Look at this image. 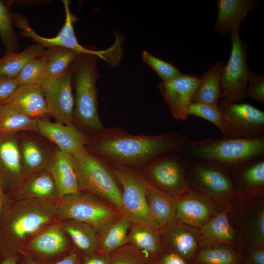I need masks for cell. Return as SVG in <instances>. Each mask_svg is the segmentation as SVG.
Instances as JSON below:
<instances>
[{
	"label": "cell",
	"mask_w": 264,
	"mask_h": 264,
	"mask_svg": "<svg viewBox=\"0 0 264 264\" xmlns=\"http://www.w3.org/2000/svg\"><path fill=\"white\" fill-rule=\"evenodd\" d=\"M142 60L145 64L150 66L158 75L162 81L173 80L182 74L176 66L155 57L148 51L143 52Z\"/></svg>",
	"instance_id": "ab89813d"
},
{
	"label": "cell",
	"mask_w": 264,
	"mask_h": 264,
	"mask_svg": "<svg viewBox=\"0 0 264 264\" xmlns=\"http://www.w3.org/2000/svg\"><path fill=\"white\" fill-rule=\"evenodd\" d=\"M218 14L214 24L219 34L228 35L239 30L242 22L247 15L256 6L252 0H219Z\"/></svg>",
	"instance_id": "603a6c76"
},
{
	"label": "cell",
	"mask_w": 264,
	"mask_h": 264,
	"mask_svg": "<svg viewBox=\"0 0 264 264\" xmlns=\"http://www.w3.org/2000/svg\"><path fill=\"white\" fill-rule=\"evenodd\" d=\"M41 86L46 102L49 115L58 122L64 124L72 123L74 97L70 67L59 77L44 82Z\"/></svg>",
	"instance_id": "5bb4252c"
},
{
	"label": "cell",
	"mask_w": 264,
	"mask_h": 264,
	"mask_svg": "<svg viewBox=\"0 0 264 264\" xmlns=\"http://www.w3.org/2000/svg\"><path fill=\"white\" fill-rule=\"evenodd\" d=\"M187 112L189 115L196 116L211 122L220 130L223 136L225 135L224 118L218 106L191 102Z\"/></svg>",
	"instance_id": "f35d334b"
},
{
	"label": "cell",
	"mask_w": 264,
	"mask_h": 264,
	"mask_svg": "<svg viewBox=\"0 0 264 264\" xmlns=\"http://www.w3.org/2000/svg\"><path fill=\"white\" fill-rule=\"evenodd\" d=\"M13 14L3 1L0 0V36L4 45L6 54L18 52V38L13 28Z\"/></svg>",
	"instance_id": "8d00e7d4"
},
{
	"label": "cell",
	"mask_w": 264,
	"mask_h": 264,
	"mask_svg": "<svg viewBox=\"0 0 264 264\" xmlns=\"http://www.w3.org/2000/svg\"><path fill=\"white\" fill-rule=\"evenodd\" d=\"M22 173L25 176L47 169L51 155L35 141L26 138L19 141Z\"/></svg>",
	"instance_id": "4dcf8cb0"
},
{
	"label": "cell",
	"mask_w": 264,
	"mask_h": 264,
	"mask_svg": "<svg viewBox=\"0 0 264 264\" xmlns=\"http://www.w3.org/2000/svg\"><path fill=\"white\" fill-rule=\"evenodd\" d=\"M38 119L26 115L14 105L0 104V133L16 134L19 132H37Z\"/></svg>",
	"instance_id": "f546056e"
},
{
	"label": "cell",
	"mask_w": 264,
	"mask_h": 264,
	"mask_svg": "<svg viewBox=\"0 0 264 264\" xmlns=\"http://www.w3.org/2000/svg\"><path fill=\"white\" fill-rule=\"evenodd\" d=\"M242 254L244 264H264V245L247 247Z\"/></svg>",
	"instance_id": "b9f144b4"
},
{
	"label": "cell",
	"mask_w": 264,
	"mask_h": 264,
	"mask_svg": "<svg viewBox=\"0 0 264 264\" xmlns=\"http://www.w3.org/2000/svg\"><path fill=\"white\" fill-rule=\"evenodd\" d=\"M19 256H11L3 259L0 264H18Z\"/></svg>",
	"instance_id": "c3c4849f"
},
{
	"label": "cell",
	"mask_w": 264,
	"mask_h": 264,
	"mask_svg": "<svg viewBox=\"0 0 264 264\" xmlns=\"http://www.w3.org/2000/svg\"><path fill=\"white\" fill-rule=\"evenodd\" d=\"M242 254L233 246L204 247L197 252L190 264H241Z\"/></svg>",
	"instance_id": "836d02e7"
},
{
	"label": "cell",
	"mask_w": 264,
	"mask_h": 264,
	"mask_svg": "<svg viewBox=\"0 0 264 264\" xmlns=\"http://www.w3.org/2000/svg\"><path fill=\"white\" fill-rule=\"evenodd\" d=\"M231 207L232 204H227L199 228L200 248L219 245L234 246L237 237L228 218V213Z\"/></svg>",
	"instance_id": "44dd1931"
},
{
	"label": "cell",
	"mask_w": 264,
	"mask_h": 264,
	"mask_svg": "<svg viewBox=\"0 0 264 264\" xmlns=\"http://www.w3.org/2000/svg\"><path fill=\"white\" fill-rule=\"evenodd\" d=\"M63 2L65 9V22L56 36L52 38L41 36L30 27L24 17L18 14H13L14 23L22 30L20 33L21 36L31 38L33 41L41 44L45 48H66L71 49L78 54L100 52L87 48L79 43L73 27V23L77 21V17L72 15L70 11L69 1L64 0Z\"/></svg>",
	"instance_id": "4fadbf2b"
},
{
	"label": "cell",
	"mask_w": 264,
	"mask_h": 264,
	"mask_svg": "<svg viewBox=\"0 0 264 264\" xmlns=\"http://www.w3.org/2000/svg\"><path fill=\"white\" fill-rule=\"evenodd\" d=\"M230 35L231 52L220 79L221 97L227 102L237 103L246 98L245 91L250 70L247 63L246 45L240 37L239 30Z\"/></svg>",
	"instance_id": "30bf717a"
},
{
	"label": "cell",
	"mask_w": 264,
	"mask_h": 264,
	"mask_svg": "<svg viewBox=\"0 0 264 264\" xmlns=\"http://www.w3.org/2000/svg\"><path fill=\"white\" fill-rule=\"evenodd\" d=\"M165 252H172L183 258L188 264L194 260L201 247L199 228L176 221L159 230Z\"/></svg>",
	"instance_id": "e0dca14e"
},
{
	"label": "cell",
	"mask_w": 264,
	"mask_h": 264,
	"mask_svg": "<svg viewBox=\"0 0 264 264\" xmlns=\"http://www.w3.org/2000/svg\"><path fill=\"white\" fill-rule=\"evenodd\" d=\"M56 203L32 198H8L0 218V253L3 259L19 256L30 240L60 222Z\"/></svg>",
	"instance_id": "7a4b0ae2"
},
{
	"label": "cell",
	"mask_w": 264,
	"mask_h": 264,
	"mask_svg": "<svg viewBox=\"0 0 264 264\" xmlns=\"http://www.w3.org/2000/svg\"><path fill=\"white\" fill-rule=\"evenodd\" d=\"M4 103L14 105L26 115L37 119L49 115L45 97L39 85L20 86Z\"/></svg>",
	"instance_id": "d4e9b609"
},
{
	"label": "cell",
	"mask_w": 264,
	"mask_h": 264,
	"mask_svg": "<svg viewBox=\"0 0 264 264\" xmlns=\"http://www.w3.org/2000/svg\"><path fill=\"white\" fill-rule=\"evenodd\" d=\"M201 84V79L198 76L182 73L173 80L158 84L159 91L174 118L179 121H184L188 118V107Z\"/></svg>",
	"instance_id": "9a60e30c"
},
{
	"label": "cell",
	"mask_w": 264,
	"mask_h": 264,
	"mask_svg": "<svg viewBox=\"0 0 264 264\" xmlns=\"http://www.w3.org/2000/svg\"><path fill=\"white\" fill-rule=\"evenodd\" d=\"M218 108L223 114L225 135L254 138L264 136V112L247 103L219 100Z\"/></svg>",
	"instance_id": "8fae6325"
},
{
	"label": "cell",
	"mask_w": 264,
	"mask_h": 264,
	"mask_svg": "<svg viewBox=\"0 0 264 264\" xmlns=\"http://www.w3.org/2000/svg\"><path fill=\"white\" fill-rule=\"evenodd\" d=\"M72 156L79 191L104 200L121 211L122 191L101 157L87 147Z\"/></svg>",
	"instance_id": "5b68a950"
},
{
	"label": "cell",
	"mask_w": 264,
	"mask_h": 264,
	"mask_svg": "<svg viewBox=\"0 0 264 264\" xmlns=\"http://www.w3.org/2000/svg\"><path fill=\"white\" fill-rule=\"evenodd\" d=\"M248 86L245 91V97L264 104V76L261 74L250 71L248 77Z\"/></svg>",
	"instance_id": "60d3db41"
},
{
	"label": "cell",
	"mask_w": 264,
	"mask_h": 264,
	"mask_svg": "<svg viewBox=\"0 0 264 264\" xmlns=\"http://www.w3.org/2000/svg\"><path fill=\"white\" fill-rule=\"evenodd\" d=\"M111 48L98 53L78 54L70 66L75 89L74 118L84 130L94 134L103 127L99 116L96 82L99 76L96 64L104 55L112 54Z\"/></svg>",
	"instance_id": "3957f363"
},
{
	"label": "cell",
	"mask_w": 264,
	"mask_h": 264,
	"mask_svg": "<svg viewBox=\"0 0 264 264\" xmlns=\"http://www.w3.org/2000/svg\"><path fill=\"white\" fill-rule=\"evenodd\" d=\"M44 54L29 62L15 78L20 86L41 85L45 79Z\"/></svg>",
	"instance_id": "74e56055"
},
{
	"label": "cell",
	"mask_w": 264,
	"mask_h": 264,
	"mask_svg": "<svg viewBox=\"0 0 264 264\" xmlns=\"http://www.w3.org/2000/svg\"><path fill=\"white\" fill-rule=\"evenodd\" d=\"M81 256L73 247L68 254L62 260L51 264H79ZM18 262L20 264H39L32 261L29 257L20 254Z\"/></svg>",
	"instance_id": "ee69618b"
},
{
	"label": "cell",
	"mask_w": 264,
	"mask_h": 264,
	"mask_svg": "<svg viewBox=\"0 0 264 264\" xmlns=\"http://www.w3.org/2000/svg\"><path fill=\"white\" fill-rule=\"evenodd\" d=\"M79 264H110V254L96 251L91 255L81 257Z\"/></svg>",
	"instance_id": "f6af8a7d"
},
{
	"label": "cell",
	"mask_w": 264,
	"mask_h": 264,
	"mask_svg": "<svg viewBox=\"0 0 264 264\" xmlns=\"http://www.w3.org/2000/svg\"><path fill=\"white\" fill-rule=\"evenodd\" d=\"M224 66L223 62L217 61L201 75V84L194 93L191 102L218 106L222 95L220 79Z\"/></svg>",
	"instance_id": "83f0119b"
},
{
	"label": "cell",
	"mask_w": 264,
	"mask_h": 264,
	"mask_svg": "<svg viewBox=\"0 0 264 264\" xmlns=\"http://www.w3.org/2000/svg\"><path fill=\"white\" fill-rule=\"evenodd\" d=\"M60 221L73 219L87 223L98 233L121 215L112 205L88 194L79 191L65 196L56 203Z\"/></svg>",
	"instance_id": "52a82bcc"
},
{
	"label": "cell",
	"mask_w": 264,
	"mask_h": 264,
	"mask_svg": "<svg viewBox=\"0 0 264 264\" xmlns=\"http://www.w3.org/2000/svg\"><path fill=\"white\" fill-rule=\"evenodd\" d=\"M230 171L237 196L250 198L263 194L264 155L246 161Z\"/></svg>",
	"instance_id": "d6986e66"
},
{
	"label": "cell",
	"mask_w": 264,
	"mask_h": 264,
	"mask_svg": "<svg viewBox=\"0 0 264 264\" xmlns=\"http://www.w3.org/2000/svg\"><path fill=\"white\" fill-rule=\"evenodd\" d=\"M77 55V53L68 48H46L45 79L43 83L52 81L65 73Z\"/></svg>",
	"instance_id": "e575fe53"
},
{
	"label": "cell",
	"mask_w": 264,
	"mask_h": 264,
	"mask_svg": "<svg viewBox=\"0 0 264 264\" xmlns=\"http://www.w3.org/2000/svg\"><path fill=\"white\" fill-rule=\"evenodd\" d=\"M12 198H32L57 202L62 196L49 173L45 170L24 177L13 189Z\"/></svg>",
	"instance_id": "ffe728a7"
},
{
	"label": "cell",
	"mask_w": 264,
	"mask_h": 264,
	"mask_svg": "<svg viewBox=\"0 0 264 264\" xmlns=\"http://www.w3.org/2000/svg\"><path fill=\"white\" fill-rule=\"evenodd\" d=\"M20 86L15 78L0 76V104L7 101Z\"/></svg>",
	"instance_id": "7bdbcfd3"
},
{
	"label": "cell",
	"mask_w": 264,
	"mask_h": 264,
	"mask_svg": "<svg viewBox=\"0 0 264 264\" xmlns=\"http://www.w3.org/2000/svg\"><path fill=\"white\" fill-rule=\"evenodd\" d=\"M37 132L56 144L60 151L71 154L87 147L89 142L90 137L73 122L64 124L38 119Z\"/></svg>",
	"instance_id": "ac0fdd59"
},
{
	"label": "cell",
	"mask_w": 264,
	"mask_h": 264,
	"mask_svg": "<svg viewBox=\"0 0 264 264\" xmlns=\"http://www.w3.org/2000/svg\"><path fill=\"white\" fill-rule=\"evenodd\" d=\"M16 134L0 133V175L13 189L24 178Z\"/></svg>",
	"instance_id": "7402d4cb"
},
{
	"label": "cell",
	"mask_w": 264,
	"mask_h": 264,
	"mask_svg": "<svg viewBox=\"0 0 264 264\" xmlns=\"http://www.w3.org/2000/svg\"><path fill=\"white\" fill-rule=\"evenodd\" d=\"M191 141L188 137L176 132L133 135L120 128H111L93 134L87 147L113 164L132 167L145 166L167 153L180 152Z\"/></svg>",
	"instance_id": "6da1fadb"
},
{
	"label": "cell",
	"mask_w": 264,
	"mask_h": 264,
	"mask_svg": "<svg viewBox=\"0 0 264 264\" xmlns=\"http://www.w3.org/2000/svg\"><path fill=\"white\" fill-rule=\"evenodd\" d=\"M186 176L189 189L215 203H226L237 196L230 170L215 161L187 160Z\"/></svg>",
	"instance_id": "8992f818"
},
{
	"label": "cell",
	"mask_w": 264,
	"mask_h": 264,
	"mask_svg": "<svg viewBox=\"0 0 264 264\" xmlns=\"http://www.w3.org/2000/svg\"><path fill=\"white\" fill-rule=\"evenodd\" d=\"M126 244L133 245L157 258L165 253L159 230L147 225L131 224Z\"/></svg>",
	"instance_id": "f1b7e54d"
},
{
	"label": "cell",
	"mask_w": 264,
	"mask_h": 264,
	"mask_svg": "<svg viewBox=\"0 0 264 264\" xmlns=\"http://www.w3.org/2000/svg\"><path fill=\"white\" fill-rule=\"evenodd\" d=\"M5 186L6 185L4 181L0 175V218L4 207L8 199V198L4 192Z\"/></svg>",
	"instance_id": "7dc6e473"
},
{
	"label": "cell",
	"mask_w": 264,
	"mask_h": 264,
	"mask_svg": "<svg viewBox=\"0 0 264 264\" xmlns=\"http://www.w3.org/2000/svg\"><path fill=\"white\" fill-rule=\"evenodd\" d=\"M158 264H188L178 255L172 252H165L158 260Z\"/></svg>",
	"instance_id": "bcb514c9"
},
{
	"label": "cell",
	"mask_w": 264,
	"mask_h": 264,
	"mask_svg": "<svg viewBox=\"0 0 264 264\" xmlns=\"http://www.w3.org/2000/svg\"><path fill=\"white\" fill-rule=\"evenodd\" d=\"M180 153L187 160H210L230 170L264 155V136L254 138L223 136L192 141Z\"/></svg>",
	"instance_id": "277c9868"
},
{
	"label": "cell",
	"mask_w": 264,
	"mask_h": 264,
	"mask_svg": "<svg viewBox=\"0 0 264 264\" xmlns=\"http://www.w3.org/2000/svg\"><path fill=\"white\" fill-rule=\"evenodd\" d=\"M145 179L146 200L154 220L160 228L177 221L176 198L159 190Z\"/></svg>",
	"instance_id": "484cf974"
},
{
	"label": "cell",
	"mask_w": 264,
	"mask_h": 264,
	"mask_svg": "<svg viewBox=\"0 0 264 264\" xmlns=\"http://www.w3.org/2000/svg\"><path fill=\"white\" fill-rule=\"evenodd\" d=\"M46 171L52 176L62 197L80 191L71 154L57 150L51 154Z\"/></svg>",
	"instance_id": "cb8c5ba5"
},
{
	"label": "cell",
	"mask_w": 264,
	"mask_h": 264,
	"mask_svg": "<svg viewBox=\"0 0 264 264\" xmlns=\"http://www.w3.org/2000/svg\"><path fill=\"white\" fill-rule=\"evenodd\" d=\"M131 224L126 217L121 214L116 220L98 233L97 251L110 254L114 250L126 244Z\"/></svg>",
	"instance_id": "1f68e13d"
},
{
	"label": "cell",
	"mask_w": 264,
	"mask_h": 264,
	"mask_svg": "<svg viewBox=\"0 0 264 264\" xmlns=\"http://www.w3.org/2000/svg\"><path fill=\"white\" fill-rule=\"evenodd\" d=\"M61 224L73 247L81 257L91 255L97 251L98 233L91 226L73 219L62 220Z\"/></svg>",
	"instance_id": "4316f807"
},
{
	"label": "cell",
	"mask_w": 264,
	"mask_h": 264,
	"mask_svg": "<svg viewBox=\"0 0 264 264\" xmlns=\"http://www.w3.org/2000/svg\"><path fill=\"white\" fill-rule=\"evenodd\" d=\"M72 244L61 222L51 225L36 235L23 246L20 254L39 264H51L67 255Z\"/></svg>",
	"instance_id": "7c38bea8"
},
{
	"label": "cell",
	"mask_w": 264,
	"mask_h": 264,
	"mask_svg": "<svg viewBox=\"0 0 264 264\" xmlns=\"http://www.w3.org/2000/svg\"><path fill=\"white\" fill-rule=\"evenodd\" d=\"M162 154L145 166L143 169L150 183L159 190L175 198L188 189L187 160L178 152Z\"/></svg>",
	"instance_id": "9c48e42d"
},
{
	"label": "cell",
	"mask_w": 264,
	"mask_h": 264,
	"mask_svg": "<svg viewBox=\"0 0 264 264\" xmlns=\"http://www.w3.org/2000/svg\"><path fill=\"white\" fill-rule=\"evenodd\" d=\"M46 48L37 44L29 46L21 52L5 54L0 58V76L16 78L31 61L43 56Z\"/></svg>",
	"instance_id": "d6a6232c"
},
{
	"label": "cell",
	"mask_w": 264,
	"mask_h": 264,
	"mask_svg": "<svg viewBox=\"0 0 264 264\" xmlns=\"http://www.w3.org/2000/svg\"><path fill=\"white\" fill-rule=\"evenodd\" d=\"M218 212L214 201L191 189L176 198V220L186 225L200 228Z\"/></svg>",
	"instance_id": "2e32d148"
},
{
	"label": "cell",
	"mask_w": 264,
	"mask_h": 264,
	"mask_svg": "<svg viewBox=\"0 0 264 264\" xmlns=\"http://www.w3.org/2000/svg\"></svg>",
	"instance_id": "681fc988"
},
{
	"label": "cell",
	"mask_w": 264,
	"mask_h": 264,
	"mask_svg": "<svg viewBox=\"0 0 264 264\" xmlns=\"http://www.w3.org/2000/svg\"><path fill=\"white\" fill-rule=\"evenodd\" d=\"M114 165V173L122 186L121 214L131 224L161 228L152 217L146 200V179L131 167Z\"/></svg>",
	"instance_id": "ba28073f"
},
{
	"label": "cell",
	"mask_w": 264,
	"mask_h": 264,
	"mask_svg": "<svg viewBox=\"0 0 264 264\" xmlns=\"http://www.w3.org/2000/svg\"><path fill=\"white\" fill-rule=\"evenodd\" d=\"M110 264H158V260L137 247L126 244L110 254Z\"/></svg>",
	"instance_id": "d590c367"
}]
</instances>
